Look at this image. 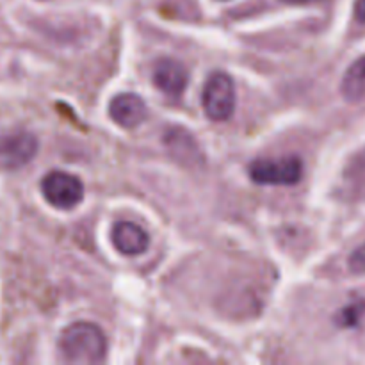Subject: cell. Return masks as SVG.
<instances>
[{
    "instance_id": "cell-1",
    "label": "cell",
    "mask_w": 365,
    "mask_h": 365,
    "mask_svg": "<svg viewBox=\"0 0 365 365\" xmlns=\"http://www.w3.org/2000/svg\"><path fill=\"white\" fill-rule=\"evenodd\" d=\"M59 349L70 364H100L106 359L107 341L96 324L73 323L61 334Z\"/></svg>"
},
{
    "instance_id": "cell-2",
    "label": "cell",
    "mask_w": 365,
    "mask_h": 365,
    "mask_svg": "<svg viewBox=\"0 0 365 365\" xmlns=\"http://www.w3.org/2000/svg\"><path fill=\"white\" fill-rule=\"evenodd\" d=\"M303 163L299 157L257 159L250 164V178L260 185H294L302 180Z\"/></svg>"
},
{
    "instance_id": "cell-3",
    "label": "cell",
    "mask_w": 365,
    "mask_h": 365,
    "mask_svg": "<svg viewBox=\"0 0 365 365\" xmlns=\"http://www.w3.org/2000/svg\"><path fill=\"white\" fill-rule=\"evenodd\" d=\"M203 110L212 121H227L235 110V88L227 73H212L203 88Z\"/></svg>"
},
{
    "instance_id": "cell-4",
    "label": "cell",
    "mask_w": 365,
    "mask_h": 365,
    "mask_svg": "<svg viewBox=\"0 0 365 365\" xmlns=\"http://www.w3.org/2000/svg\"><path fill=\"white\" fill-rule=\"evenodd\" d=\"M41 192L50 205L61 210H70L84 198V185L73 175L52 171L41 180Z\"/></svg>"
},
{
    "instance_id": "cell-5",
    "label": "cell",
    "mask_w": 365,
    "mask_h": 365,
    "mask_svg": "<svg viewBox=\"0 0 365 365\" xmlns=\"http://www.w3.org/2000/svg\"><path fill=\"white\" fill-rule=\"evenodd\" d=\"M38 153V139L29 132H11L0 139V166L18 170L34 159Z\"/></svg>"
},
{
    "instance_id": "cell-6",
    "label": "cell",
    "mask_w": 365,
    "mask_h": 365,
    "mask_svg": "<svg viewBox=\"0 0 365 365\" xmlns=\"http://www.w3.org/2000/svg\"><path fill=\"white\" fill-rule=\"evenodd\" d=\"M146 103L143 102L141 96L134 93H123L110 100L109 103V116L113 118L114 123H118L123 128H134L145 121Z\"/></svg>"
},
{
    "instance_id": "cell-7",
    "label": "cell",
    "mask_w": 365,
    "mask_h": 365,
    "mask_svg": "<svg viewBox=\"0 0 365 365\" xmlns=\"http://www.w3.org/2000/svg\"><path fill=\"white\" fill-rule=\"evenodd\" d=\"M187 70L175 59H159L153 68V84L168 96H180L187 88Z\"/></svg>"
},
{
    "instance_id": "cell-8",
    "label": "cell",
    "mask_w": 365,
    "mask_h": 365,
    "mask_svg": "<svg viewBox=\"0 0 365 365\" xmlns=\"http://www.w3.org/2000/svg\"><path fill=\"white\" fill-rule=\"evenodd\" d=\"M110 241L118 252L132 257L146 252V248L150 246V235L139 225L130 223V221H120L113 227Z\"/></svg>"
},
{
    "instance_id": "cell-9",
    "label": "cell",
    "mask_w": 365,
    "mask_h": 365,
    "mask_svg": "<svg viewBox=\"0 0 365 365\" xmlns=\"http://www.w3.org/2000/svg\"><path fill=\"white\" fill-rule=\"evenodd\" d=\"M341 91L353 103H365V56L356 59L342 77Z\"/></svg>"
},
{
    "instance_id": "cell-10",
    "label": "cell",
    "mask_w": 365,
    "mask_h": 365,
    "mask_svg": "<svg viewBox=\"0 0 365 365\" xmlns=\"http://www.w3.org/2000/svg\"><path fill=\"white\" fill-rule=\"evenodd\" d=\"M349 269L355 274H365V245L359 246L349 257Z\"/></svg>"
},
{
    "instance_id": "cell-11",
    "label": "cell",
    "mask_w": 365,
    "mask_h": 365,
    "mask_svg": "<svg viewBox=\"0 0 365 365\" xmlns=\"http://www.w3.org/2000/svg\"><path fill=\"white\" fill-rule=\"evenodd\" d=\"M355 18L360 24H365V0H356L355 2Z\"/></svg>"
},
{
    "instance_id": "cell-12",
    "label": "cell",
    "mask_w": 365,
    "mask_h": 365,
    "mask_svg": "<svg viewBox=\"0 0 365 365\" xmlns=\"http://www.w3.org/2000/svg\"><path fill=\"white\" fill-rule=\"evenodd\" d=\"M287 4H310V2H321V0H284Z\"/></svg>"
}]
</instances>
